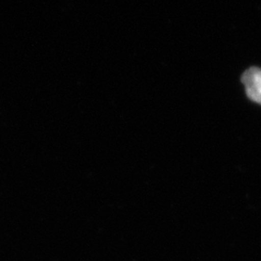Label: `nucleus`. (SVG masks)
<instances>
[{"mask_svg": "<svg viewBox=\"0 0 261 261\" xmlns=\"http://www.w3.org/2000/svg\"><path fill=\"white\" fill-rule=\"evenodd\" d=\"M242 82L252 101L261 105V69L250 68L243 74Z\"/></svg>", "mask_w": 261, "mask_h": 261, "instance_id": "nucleus-1", "label": "nucleus"}]
</instances>
